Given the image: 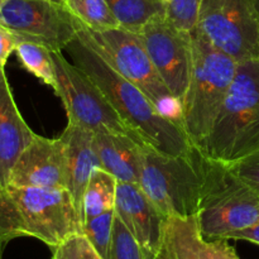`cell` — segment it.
<instances>
[{
  "label": "cell",
  "instance_id": "cell-1",
  "mask_svg": "<svg viewBox=\"0 0 259 259\" xmlns=\"http://www.w3.org/2000/svg\"><path fill=\"white\" fill-rule=\"evenodd\" d=\"M75 63L101 91L138 138L151 148L168 156H184L194 148L182 126L163 118L146 94L116 72L94 47L83 32L66 48Z\"/></svg>",
  "mask_w": 259,
  "mask_h": 259
},
{
  "label": "cell",
  "instance_id": "cell-2",
  "mask_svg": "<svg viewBox=\"0 0 259 259\" xmlns=\"http://www.w3.org/2000/svg\"><path fill=\"white\" fill-rule=\"evenodd\" d=\"M196 149L228 166L258 151L259 60L238 63L237 75L214 125Z\"/></svg>",
  "mask_w": 259,
  "mask_h": 259
},
{
  "label": "cell",
  "instance_id": "cell-3",
  "mask_svg": "<svg viewBox=\"0 0 259 259\" xmlns=\"http://www.w3.org/2000/svg\"><path fill=\"white\" fill-rule=\"evenodd\" d=\"M238 62L192 33V67L182 100V129L194 147H200L211 131L235 75Z\"/></svg>",
  "mask_w": 259,
  "mask_h": 259
},
{
  "label": "cell",
  "instance_id": "cell-4",
  "mask_svg": "<svg viewBox=\"0 0 259 259\" xmlns=\"http://www.w3.org/2000/svg\"><path fill=\"white\" fill-rule=\"evenodd\" d=\"M200 164L202 186L196 222L205 238L225 239L230 233L259 223L257 192L235 176L228 164L211 161L202 153Z\"/></svg>",
  "mask_w": 259,
  "mask_h": 259
},
{
  "label": "cell",
  "instance_id": "cell-5",
  "mask_svg": "<svg viewBox=\"0 0 259 259\" xmlns=\"http://www.w3.org/2000/svg\"><path fill=\"white\" fill-rule=\"evenodd\" d=\"M139 186L166 218L196 217L201 195L200 152L168 156L146 146Z\"/></svg>",
  "mask_w": 259,
  "mask_h": 259
},
{
  "label": "cell",
  "instance_id": "cell-6",
  "mask_svg": "<svg viewBox=\"0 0 259 259\" xmlns=\"http://www.w3.org/2000/svg\"><path fill=\"white\" fill-rule=\"evenodd\" d=\"M22 222L24 237L40 240L50 248L83 234V219L70 190L62 187L8 186Z\"/></svg>",
  "mask_w": 259,
  "mask_h": 259
},
{
  "label": "cell",
  "instance_id": "cell-7",
  "mask_svg": "<svg viewBox=\"0 0 259 259\" xmlns=\"http://www.w3.org/2000/svg\"><path fill=\"white\" fill-rule=\"evenodd\" d=\"M53 58L57 73L55 93L62 100L68 124L81 126L93 133L111 132L128 134L141 141L116 113L105 94L82 70L75 63L68 62L62 52H53Z\"/></svg>",
  "mask_w": 259,
  "mask_h": 259
},
{
  "label": "cell",
  "instance_id": "cell-8",
  "mask_svg": "<svg viewBox=\"0 0 259 259\" xmlns=\"http://www.w3.org/2000/svg\"><path fill=\"white\" fill-rule=\"evenodd\" d=\"M197 32L238 63L259 60L255 0H202Z\"/></svg>",
  "mask_w": 259,
  "mask_h": 259
},
{
  "label": "cell",
  "instance_id": "cell-9",
  "mask_svg": "<svg viewBox=\"0 0 259 259\" xmlns=\"http://www.w3.org/2000/svg\"><path fill=\"white\" fill-rule=\"evenodd\" d=\"M0 22L19 39L62 52L77 37L81 23L65 5L51 0H10L0 9Z\"/></svg>",
  "mask_w": 259,
  "mask_h": 259
},
{
  "label": "cell",
  "instance_id": "cell-10",
  "mask_svg": "<svg viewBox=\"0 0 259 259\" xmlns=\"http://www.w3.org/2000/svg\"><path fill=\"white\" fill-rule=\"evenodd\" d=\"M81 30L116 72L146 94L154 108L172 95L157 73L138 33L123 28L94 32L82 24Z\"/></svg>",
  "mask_w": 259,
  "mask_h": 259
},
{
  "label": "cell",
  "instance_id": "cell-11",
  "mask_svg": "<svg viewBox=\"0 0 259 259\" xmlns=\"http://www.w3.org/2000/svg\"><path fill=\"white\" fill-rule=\"evenodd\" d=\"M138 34L164 86L184 100L192 67V34L177 30L164 17L147 23Z\"/></svg>",
  "mask_w": 259,
  "mask_h": 259
},
{
  "label": "cell",
  "instance_id": "cell-12",
  "mask_svg": "<svg viewBox=\"0 0 259 259\" xmlns=\"http://www.w3.org/2000/svg\"><path fill=\"white\" fill-rule=\"evenodd\" d=\"M8 186L68 190L67 162L60 137L50 139L35 134L13 167Z\"/></svg>",
  "mask_w": 259,
  "mask_h": 259
},
{
  "label": "cell",
  "instance_id": "cell-13",
  "mask_svg": "<svg viewBox=\"0 0 259 259\" xmlns=\"http://www.w3.org/2000/svg\"><path fill=\"white\" fill-rule=\"evenodd\" d=\"M114 210L138 240L146 259H157L167 218L144 194L141 186L118 182Z\"/></svg>",
  "mask_w": 259,
  "mask_h": 259
},
{
  "label": "cell",
  "instance_id": "cell-14",
  "mask_svg": "<svg viewBox=\"0 0 259 259\" xmlns=\"http://www.w3.org/2000/svg\"><path fill=\"white\" fill-rule=\"evenodd\" d=\"M157 259H240L228 239H207L196 217L166 219Z\"/></svg>",
  "mask_w": 259,
  "mask_h": 259
},
{
  "label": "cell",
  "instance_id": "cell-15",
  "mask_svg": "<svg viewBox=\"0 0 259 259\" xmlns=\"http://www.w3.org/2000/svg\"><path fill=\"white\" fill-rule=\"evenodd\" d=\"M35 133L20 114L4 68H0V185L7 189L18 158Z\"/></svg>",
  "mask_w": 259,
  "mask_h": 259
},
{
  "label": "cell",
  "instance_id": "cell-16",
  "mask_svg": "<svg viewBox=\"0 0 259 259\" xmlns=\"http://www.w3.org/2000/svg\"><path fill=\"white\" fill-rule=\"evenodd\" d=\"M60 138L63 143L67 162L68 190L83 219V192L93 172L96 168H101V162L95 148V133L67 123Z\"/></svg>",
  "mask_w": 259,
  "mask_h": 259
},
{
  "label": "cell",
  "instance_id": "cell-17",
  "mask_svg": "<svg viewBox=\"0 0 259 259\" xmlns=\"http://www.w3.org/2000/svg\"><path fill=\"white\" fill-rule=\"evenodd\" d=\"M146 146L128 134L111 132L95 133V148L101 168L123 184H139Z\"/></svg>",
  "mask_w": 259,
  "mask_h": 259
},
{
  "label": "cell",
  "instance_id": "cell-18",
  "mask_svg": "<svg viewBox=\"0 0 259 259\" xmlns=\"http://www.w3.org/2000/svg\"><path fill=\"white\" fill-rule=\"evenodd\" d=\"M116 186V179L105 169L96 168L93 172L82 197L83 223L114 209Z\"/></svg>",
  "mask_w": 259,
  "mask_h": 259
},
{
  "label": "cell",
  "instance_id": "cell-19",
  "mask_svg": "<svg viewBox=\"0 0 259 259\" xmlns=\"http://www.w3.org/2000/svg\"><path fill=\"white\" fill-rule=\"evenodd\" d=\"M120 28L139 33L154 18L164 17V0H106Z\"/></svg>",
  "mask_w": 259,
  "mask_h": 259
},
{
  "label": "cell",
  "instance_id": "cell-20",
  "mask_svg": "<svg viewBox=\"0 0 259 259\" xmlns=\"http://www.w3.org/2000/svg\"><path fill=\"white\" fill-rule=\"evenodd\" d=\"M15 55L18 61L24 70L42 81L46 85L51 86L53 91L57 88V73L53 52L46 46L32 40L19 39Z\"/></svg>",
  "mask_w": 259,
  "mask_h": 259
},
{
  "label": "cell",
  "instance_id": "cell-21",
  "mask_svg": "<svg viewBox=\"0 0 259 259\" xmlns=\"http://www.w3.org/2000/svg\"><path fill=\"white\" fill-rule=\"evenodd\" d=\"M66 8L89 30L101 32L120 28L106 0H67Z\"/></svg>",
  "mask_w": 259,
  "mask_h": 259
},
{
  "label": "cell",
  "instance_id": "cell-22",
  "mask_svg": "<svg viewBox=\"0 0 259 259\" xmlns=\"http://www.w3.org/2000/svg\"><path fill=\"white\" fill-rule=\"evenodd\" d=\"M202 0H164V19L177 30L192 34L197 30Z\"/></svg>",
  "mask_w": 259,
  "mask_h": 259
},
{
  "label": "cell",
  "instance_id": "cell-23",
  "mask_svg": "<svg viewBox=\"0 0 259 259\" xmlns=\"http://www.w3.org/2000/svg\"><path fill=\"white\" fill-rule=\"evenodd\" d=\"M114 220L115 210L113 209L83 223V235L104 259H108V253L110 249Z\"/></svg>",
  "mask_w": 259,
  "mask_h": 259
},
{
  "label": "cell",
  "instance_id": "cell-24",
  "mask_svg": "<svg viewBox=\"0 0 259 259\" xmlns=\"http://www.w3.org/2000/svg\"><path fill=\"white\" fill-rule=\"evenodd\" d=\"M108 259H146L138 240L116 215Z\"/></svg>",
  "mask_w": 259,
  "mask_h": 259
},
{
  "label": "cell",
  "instance_id": "cell-25",
  "mask_svg": "<svg viewBox=\"0 0 259 259\" xmlns=\"http://www.w3.org/2000/svg\"><path fill=\"white\" fill-rule=\"evenodd\" d=\"M24 237L22 222L8 190L0 185V238L13 240Z\"/></svg>",
  "mask_w": 259,
  "mask_h": 259
},
{
  "label": "cell",
  "instance_id": "cell-26",
  "mask_svg": "<svg viewBox=\"0 0 259 259\" xmlns=\"http://www.w3.org/2000/svg\"><path fill=\"white\" fill-rule=\"evenodd\" d=\"M52 259H104L83 234H76L53 248Z\"/></svg>",
  "mask_w": 259,
  "mask_h": 259
},
{
  "label": "cell",
  "instance_id": "cell-27",
  "mask_svg": "<svg viewBox=\"0 0 259 259\" xmlns=\"http://www.w3.org/2000/svg\"><path fill=\"white\" fill-rule=\"evenodd\" d=\"M230 169L259 195V149L230 164Z\"/></svg>",
  "mask_w": 259,
  "mask_h": 259
},
{
  "label": "cell",
  "instance_id": "cell-28",
  "mask_svg": "<svg viewBox=\"0 0 259 259\" xmlns=\"http://www.w3.org/2000/svg\"><path fill=\"white\" fill-rule=\"evenodd\" d=\"M18 43L19 37L0 22V68H5L8 58L13 52H15Z\"/></svg>",
  "mask_w": 259,
  "mask_h": 259
},
{
  "label": "cell",
  "instance_id": "cell-29",
  "mask_svg": "<svg viewBox=\"0 0 259 259\" xmlns=\"http://www.w3.org/2000/svg\"><path fill=\"white\" fill-rule=\"evenodd\" d=\"M225 239H234V240H247V242L254 243V244L259 245V223L252 225L249 228H245V229L238 230V232L230 233L229 235H227Z\"/></svg>",
  "mask_w": 259,
  "mask_h": 259
},
{
  "label": "cell",
  "instance_id": "cell-30",
  "mask_svg": "<svg viewBox=\"0 0 259 259\" xmlns=\"http://www.w3.org/2000/svg\"><path fill=\"white\" fill-rule=\"evenodd\" d=\"M9 243V240L4 239V238H0V259H3V254H4V250L7 244Z\"/></svg>",
  "mask_w": 259,
  "mask_h": 259
},
{
  "label": "cell",
  "instance_id": "cell-31",
  "mask_svg": "<svg viewBox=\"0 0 259 259\" xmlns=\"http://www.w3.org/2000/svg\"><path fill=\"white\" fill-rule=\"evenodd\" d=\"M51 2L56 3V4H60V5H65V7H66V3H67V0H51Z\"/></svg>",
  "mask_w": 259,
  "mask_h": 259
},
{
  "label": "cell",
  "instance_id": "cell-32",
  "mask_svg": "<svg viewBox=\"0 0 259 259\" xmlns=\"http://www.w3.org/2000/svg\"><path fill=\"white\" fill-rule=\"evenodd\" d=\"M9 2H10V0H0V9H2L4 5H7Z\"/></svg>",
  "mask_w": 259,
  "mask_h": 259
},
{
  "label": "cell",
  "instance_id": "cell-33",
  "mask_svg": "<svg viewBox=\"0 0 259 259\" xmlns=\"http://www.w3.org/2000/svg\"><path fill=\"white\" fill-rule=\"evenodd\" d=\"M255 4H257V9H258V14H259V0H255Z\"/></svg>",
  "mask_w": 259,
  "mask_h": 259
}]
</instances>
